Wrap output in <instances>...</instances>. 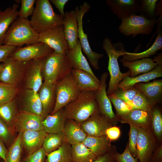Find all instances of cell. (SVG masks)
I'll use <instances>...</instances> for the list:
<instances>
[{
  "instance_id": "17",
  "label": "cell",
  "mask_w": 162,
  "mask_h": 162,
  "mask_svg": "<svg viewBox=\"0 0 162 162\" xmlns=\"http://www.w3.org/2000/svg\"><path fill=\"white\" fill-rule=\"evenodd\" d=\"M106 4L115 15L121 20L137 12L139 1L107 0Z\"/></svg>"
},
{
  "instance_id": "40",
  "label": "cell",
  "mask_w": 162,
  "mask_h": 162,
  "mask_svg": "<svg viewBox=\"0 0 162 162\" xmlns=\"http://www.w3.org/2000/svg\"><path fill=\"white\" fill-rule=\"evenodd\" d=\"M130 106L132 110L137 109L147 112H150L154 107L150 104L146 96L140 91L133 98Z\"/></svg>"
},
{
  "instance_id": "15",
  "label": "cell",
  "mask_w": 162,
  "mask_h": 162,
  "mask_svg": "<svg viewBox=\"0 0 162 162\" xmlns=\"http://www.w3.org/2000/svg\"><path fill=\"white\" fill-rule=\"evenodd\" d=\"M158 64L150 71L134 77L127 76L124 77L118 85V88L126 89L142 82H146L156 78L162 76V57L160 54L154 59Z\"/></svg>"
},
{
  "instance_id": "34",
  "label": "cell",
  "mask_w": 162,
  "mask_h": 162,
  "mask_svg": "<svg viewBox=\"0 0 162 162\" xmlns=\"http://www.w3.org/2000/svg\"><path fill=\"white\" fill-rule=\"evenodd\" d=\"M73 162H92L97 158L82 143L71 145Z\"/></svg>"
},
{
  "instance_id": "57",
  "label": "cell",
  "mask_w": 162,
  "mask_h": 162,
  "mask_svg": "<svg viewBox=\"0 0 162 162\" xmlns=\"http://www.w3.org/2000/svg\"><path fill=\"white\" fill-rule=\"evenodd\" d=\"M1 158H0V162L1 161H0V160H1Z\"/></svg>"
},
{
  "instance_id": "51",
  "label": "cell",
  "mask_w": 162,
  "mask_h": 162,
  "mask_svg": "<svg viewBox=\"0 0 162 162\" xmlns=\"http://www.w3.org/2000/svg\"><path fill=\"white\" fill-rule=\"evenodd\" d=\"M106 136L111 142L117 140L120 136L121 131L119 128L115 126L108 128L106 131Z\"/></svg>"
},
{
  "instance_id": "30",
  "label": "cell",
  "mask_w": 162,
  "mask_h": 162,
  "mask_svg": "<svg viewBox=\"0 0 162 162\" xmlns=\"http://www.w3.org/2000/svg\"><path fill=\"white\" fill-rule=\"evenodd\" d=\"M19 5L14 4L0 14V46L3 45L5 35L10 25L18 17Z\"/></svg>"
},
{
  "instance_id": "16",
  "label": "cell",
  "mask_w": 162,
  "mask_h": 162,
  "mask_svg": "<svg viewBox=\"0 0 162 162\" xmlns=\"http://www.w3.org/2000/svg\"><path fill=\"white\" fill-rule=\"evenodd\" d=\"M43 120L40 116L22 112L17 115L13 127L18 132L43 130Z\"/></svg>"
},
{
  "instance_id": "39",
  "label": "cell",
  "mask_w": 162,
  "mask_h": 162,
  "mask_svg": "<svg viewBox=\"0 0 162 162\" xmlns=\"http://www.w3.org/2000/svg\"><path fill=\"white\" fill-rule=\"evenodd\" d=\"M16 93L15 86L0 82V104L14 100Z\"/></svg>"
},
{
  "instance_id": "25",
  "label": "cell",
  "mask_w": 162,
  "mask_h": 162,
  "mask_svg": "<svg viewBox=\"0 0 162 162\" xmlns=\"http://www.w3.org/2000/svg\"><path fill=\"white\" fill-rule=\"evenodd\" d=\"M66 119L63 108L53 114H48L43 120L44 130L47 134L62 132Z\"/></svg>"
},
{
  "instance_id": "56",
  "label": "cell",
  "mask_w": 162,
  "mask_h": 162,
  "mask_svg": "<svg viewBox=\"0 0 162 162\" xmlns=\"http://www.w3.org/2000/svg\"><path fill=\"white\" fill-rule=\"evenodd\" d=\"M2 11L0 9V14L1 13V12Z\"/></svg>"
},
{
  "instance_id": "38",
  "label": "cell",
  "mask_w": 162,
  "mask_h": 162,
  "mask_svg": "<svg viewBox=\"0 0 162 162\" xmlns=\"http://www.w3.org/2000/svg\"><path fill=\"white\" fill-rule=\"evenodd\" d=\"M22 133V132H19L16 139L8 150L5 162H21L22 147L21 142Z\"/></svg>"
},
{
  "instance_id": "31",
  "label": "cell",
  "mask_w": 162,
  "mask_h": 162,
  "mask_svg": "<svg viewBox=\"0 0 162 162\" xmlns=\"http://www.w3.org/2000/svg\"><path fill=\"white\" fill-rule=\"evenodd\" d=\"M42 105L38 92L27 89L24 96L23 112L41 116Z\"/></svg>"
},
{
  "instance_id": "14",
  "label": "cell",
  "mask_w": 162,
  "mask_h": 162,
  "mask_svg": "<svg viewBox=\"0 0 162 162\" xmlns=\"http://www.w3.org/2000/svg\"><path fill=\"white\" fill-rule=\"evenodd\" d=\"M80 125L87 136L97 137L106 136V130L114 126L100 111L91 116Z\"/></svg>"
},
{
  "instance_id": "29",
  "label": "cell",
  "mask_w": 162,
  "mask_h": 162,
  "mask_svg": "<svg viewBox=\"0 0 162 162\" xmlns=\"http://www.w3.org/2000/svg\"><path fill=\"white\" fill-rule=\"evenodd\" d=\"M111 142L106 136L98 137L87 136L82 143L97 158L111 149Z\"/></svg>"
},
{
  "instance_id": "20",
  "label": "cell",
  "mask_w": 162,
  "mask_h": 162,
  "mask_svg": "<svg viewBox=\"0 0 162 162\" xmlns=\"http://www.w3.org/2000/svg\"><path fill=\"white\" fill-rule=\"evenodd\" d=\"M47 134L44 130L22 132V144L28 155L42 147Z\"/></svg>"
},
{
  "instance_id": "44",
  "label": "cell",
  "mask_w": 162,
  "mask_h": 162,
  "mask_svg": "<svg viewBox=\"0 0 162 162\" xmlns=\"http://www.w3.org/2000/svg\"><path fill=\"white\" fill-rule=\"evenodd\" d=\"M130 129L129 133V143L128 144L130 152L134 158L137 155L136 148L138 135L137 128L134 124H129Z\"/></svg>"
},
{
  "instance_id": "58",
  "label": "cell",
  "mask_w": 162,
  "mask_h": 162,
  "mask_svg": "<svg viewBox=\"0 0 162 162\" xmlns=\"http://www.w3.org/2000/svg\"><path fill=\"white\" fill-rule=\"evenodd\" d=\"M0 162H4V161H1Z\"/></svg>"
},
{
  "instance_id": "11",
  "label": "cell",
  "mask_w": 162,
  "mask_h": 162,
  "mask_svg": "<svg viewBox=\"0 0 162 162\" xmlns=\"http://www.w3.org/2000/svg\"><path fill=\"white\" fill-rule=\"evenodd\" d=\"M53 51L46 44L38 42L23 47H16L10 56L20 61L27 62L33 60L41 59Z\"/></svg>"
},
{
  "instance_id": "53",
  "label": "cell",
  "mask_w": 162,
  "mask_h": 162,
  "mask_svg": "<svg viewBox=\"0 0 162 162\" xmlns=\"http://www.w3.org/2000/svg\"><path fill=\"white\" fill-rule=\"evenodd\" d=\"M150 162H162V145L157 148L154 152Z\"/></svg>"
},
{
  "instance_id": "19",
  "label": "cell",
  "mask_w": 162,
  "mask_h": 162,
  "mask_svg": "<svg viewBox=\"0 0 162 162\" xmlns=\"http://www.w3.org/2000/svg\"><path fill=\"white\" fill-rule=\"evenodd\" d=\"M62 25L69 49H73L75 47L78 40V25L75 10L65 12Z\"/></svg>"
},
{
  "instance_id": "41",
  "label": "cell",
  "mask_w": 162,
  "mask_h": 162,
  "mask_svg": "<svg viewBox=\"0 0 162 162\" xmlns=\"http://www.w3.org/2000/svg\"><path fill=\"white\" fill-rule=\"evenodd\" d=\"M139 92L137 89L133 86L124 89L118 88L112 94L130 106L133 98Z\"/></svg>"
},
{
  "instance_id": "54",
  "label": "cell",
  "mask_w": 162,
  "mask_h": 162,
  "mask_svg": "<svg viewBox=\"0 0 162 162\" xmlns=\"http://www.w3.org/2000/svg\"><path fill=\"white\" fill-rule=\"evenodd\" d=\"M8 152L4 143L0 139V158L4 162L6 161V156Z\"/></svg>"
},
{
  "instance_id": "9",
  "label": "cell",
  "mask_w": 162,
  "mask_h": 162,
  "mask_svg": "<svg viewBox=\"0 0 162 162\" xmlns=\"http://www.w3.org/2000/svg\"><path fill=\"white\" fill-rule=\"evenodd\" d=\"M136 158L139 162H150L157 142L151 130L138 128Z\"/></svg>"
},
{
  "instance_id": "49",
  "label": "cell",
  "mask_w": 162,
  "mask_h": 162,
  "mask_svg": "<svg viewBox=\"0 0 162 162\" xmlns=\"http://www.w3.org/2000/svg\"><path fill=\"white\" fill-rule=\"evenodd\" d=\"M117 151L115 146H112L111 149L103 155L98 157L92 162H116L114 157Z\"/></svg>"
},
{
  "instance_id": "32",
  "label": "cell",
  "mask_w": 162,
  "mask_h": 162,
  "mask_svg": "<svg viewBox=\"0 0 162 162\" xmlns=\"http://www.w3.org/2000/svg\"><path fill=\"white\" fill-rule=\"evenodd\" d=\"M162 48V32L159 31L156 39L152 46L148 49L139 53L129 52L124 51L122 58L121 60L128 62L147 58L154 55Z\"/></svg>"
},
{
  "instance_id": "50",
  "label": "cell",
  "mask_w": 162,
  "mask_h": 162,
  "mask_svg": "<svg viewBox=\"0 0 162 162\" xmlns=\"http://www.w3.org/2000/svg\"><path fill=\"white\" fill-rule=\"evenodd\" d=\"M16 47L3 44L0 46V64L4 63L15 51Z\"/></svg>"
},
{
  "instance_id": "24",
  "label": "cell",
  "mask_w": 162,
  "mask_h": 162,
  "mask_svg": "<svg viewBox=\"0 0 162 162\" xmlns=\"http://www.w3.org/2000/svg\"><path fill=\"white\" fill-rule=\"evenodd\" d=\"M146 96L153 107L160 100L162 94V80L137 83L134 86Z\"/></svg>"
},
{
  "instance_id": "23",
  "label": "cell",
  "mask_w": 162,
  "mask_h": 162,
  "mask_svg": "<svg viewBox=\"0 0 162 162\" xmlns=\"http://www.w3.org/2000/svg\"><path fill=\"white\" fill-rule=\"evenodd\" d=\"M56 83H49L44 81L38 92L42 105L41 116L43 120L49 114L56 101Z\"/></svg>"
},
{
  "instance_id": "55",
  "label": "cell",
  "mask_w": 162,
  "mask_h": 162,
  "mask_svg": "<svg viewBox=\"0 0 162 162\" xmlns=\"http://www.w3.org/2000/svg\"><path fill=\"white\" fill-rule=\"evenodd\" d=\"M4 62L0 64V77L1 73L4 66Z\"/></svg>"
},
{
  "instance_id": "3",
  "label": "cell",
  "mask_w": 162,
  "mask_h": 162,
  "mask_svg": "<svg viewBox=\"0 0 162 162\" xmlns=\"http://www.w3.org/2000/svg\"><path fill=\"white\" fill-rule=\"evenodd\" d=\"M41 73L44 82L57 83L71 72L73 69L66 54L53 51L41 59Z\"/></svg>"
},
{
  "instance_id": "52",
  "label": "cell",
  "mask_w": 162,
  "mask_h": 162,
  "mask_svg": "<svg viewBox=\"0 0 162 162\" xmlns=\"http://www.w3.org/2000/svg\"><path fill=\"white\" fill-rule=\"evenodd\" d=\"M50 1L58 9L60 13V14L64 17L65 15L64 10V6L69 1L68 0H50Z\"/></svg>"
},
{
  "instance_id": "4",
  "label": "cell",
  "mask_w": 162,
  "mask_h": 162,
  "mask_svg": "<svg viewBox=\"0 0 162 162\" xmlns=\"http://www.w3.org/2000/svg\"><path fill=\"white\" fill-rule=\"evenodd\" d=\"M39 35L28 19L18 17L9 26L3 44L16 47L35 44L38 42Z\"/></svg>"
},
{
  "instance_id": "27",
  "label": "cell",
  "mask_w": 162,
  "mask_h": 162,
  "mask_svg": "<svg viewBox=\"0 0 162 162\" xmlns=\"http://www.w3.org/2000/svg\"><path fill=\"white\" fill-rule=\"evenodd\" d=\"M66 54L70 61L73 69L84 70L97 77L82 53V47L79 40L75 47L66 51Z\"/></svg>"
},
{
  "instance_id": "13",
  "label": "cell",
  "mask_w": 162,
  "mask_h": 162,
  "mask_svg": "<svg viewBox=\"0 0 162 162\" xmlns=\"http://www.w3.org/2000/svg\"><path fill=\"white\" fill-rule=\"evenodd\" d=\"M30 61L22 62L8 57L4 62V66L0 75V82L14 86L26 69Z\"/></svg>"
},
{
  "instance_id": "33",
  "label": "cell",
  "mask_w": 162,
  "mask_h": 162,
  "mask_svg": "<svg viewBox=\"0 0 162 162\" xmlns=\"http://www.w3.org/2000/svg\"><path fill=\"white\" fill-rule=\"evenodd\" d=\"M46 162H73L71 152V145L65 140L57 149L47 154Z\"/></svg>"
},
{
  "instance_id": "42",
  "label": "cell",
  "mask_w": 162,
  "mask_h": 162,
  "mask_svg": "<svg viewBox=\"0 0 162 162\" xmlns=\"http://www.w3.org/2000/svg\"><path fill=\"white\" fill-rule=\"evenodd\" d=\"M137 12L144 13L149 19L155 18V11L158 0H142L140 1Z\"/></svg>"
},
{
  "instance_id": "35",
  "label": "cell",
  "mask_w": 162,
  "mask_h": 162,
  "mask_svg": "<svg viewBox=\"0 0 162 162\" xmlns=\"http://www.w3.org/2000/svg\"><path fill=\"white\" fill-rule=\"evenodd\" d=\"M17 114L15 100L0 104V118L10 129L14 126Z\"/></svg>"
},
{
  "instance_id": "10",
  "label": "cell",
  "mask_w": 162,
  "mask_h": 162,
  "mask_svg": "<svg viewBox=\"0 0 162 162\" xmlns=\"http://www.w3.org/2000/svg\"><path fill=\"white\" fill-rule=\"evenodd\" d=\"M38 41L46 44L58 53L66 54V51L69 49L62 25L39 34Z\"/></svg>"
},
{
  "instance_id": "12",
  "label": "cell",
  "mask_w": 162,
  "mask_h": 162,
  "mask_svg": "<svg viewBox=\"0 0 162 162\" xmlns=\"http://www.w3.org/2000/svg\"><path fill=\"white\" fill-rule=\"evenodd\" d=\"M108 73L105 72L101 75L100 87L94 92L95 98L100 113L115 126L118 122V118L113 112L111 102L107 94L106 82Z\"/></svg>"
},
{
  "instance_id": "43",
  "label": "cell",
  "mask_w": 162,
  "mask_h": 162,
  "mask_svg": "<svg viewBox=\"0 0 162 162\" xmlns=\"http://www.w3.org/2000/svg\"><path fill=\"white\" fill-rule=\"evenodd\" d=\"M108 97L115 109L116 115L118 118L132 110L130 106L123 100L116 97L112 94Z\"/></svg>"
},
{
  "instance_id": "48",
  "label": "cell",
  "mask_w": 162,
  "mask_h": 162,
  "mask_svg": "<svg viewBox=\"0 0 162 162\" xmlns=\"http://www.w3.org/2000/svg\"><path fill=\"white\" fill-rule=\"evenodd\" d=\"M12 136L11 129L0 118V139L7 144L11 141Z\"/></svg>"
},
{
  "instance_id": "2",
  "label": "cell",
  "mask_w": 162,
  "mask_h": 162,
  "mask_svg": "<svg viewBox=\"0 0 162 162\" xmlns=\"http://www.w3.org/2000/svg\"><path fill=\"white\" fill-rule=\"evenodd\" d=\"M30 24L39 34L62 25L64 16L56 13L48 0H36Z\"/></svg>"
},
{
  "instance_id": "45",
  "label": "cell",
  "mask_w": 162,
  "mask_h": 162,
  "mask_svg": "<svg viewBox=\"0 0 162 162\" xmlns=\"http://www.w3.org/2000/svg\"><path fill=\"white\" fill-rule=\"evenodd\" d=\"M35 0H21V7L18 12V17L28 19L32 15L34 7Z\"/></svg>"
},
{
  "instance_id": "47",
  "label": "cell",
  "mask_w": 162,
  "mask_h": 162,
  "mask_svg": "<svg viewBox=\"0 0 162 162\" xmlns=\"http://www.w3.org/2000/svg\"><path fill=\"white\" fill-rule=\"evenodd\" d=\"M114 157L116 162H138V160L136 157L134 158L130 154L128 144L123 153L120 154L116 151Z\"/></svg>"
},
{
  "instance_id": "36",
  "label": "cell",
  "mask_w": 162,
  "mask_h": 162,
  "mask_svg": "<svg viewBox=\"0 0 162 162\" xmlns=\"http://www.w3.org/2000/svg\"><path fill=\"white\" fill-rule=\"evenodd\" d=\"M151 130L156 139L157 144L160 142L162 137V115L158 107L154 108L150 112Z\"/></svg>"
},
{
  "instance_id": "7",
  "label": "cell",
  "mask_w": 162,
  "mask_h": 162,
  "mask_svg": "<svg viewBox=\"0 0 162 162\" xmlns=\"http://www.w3.org/2000/svg\"><path fill=\"white\" fill-rule=\"evenodd\" d=\"M80 92L70 72L56 83V102L51 114L75 100Z\"/></svg>"
},
{
  "instance_id": "22",
  "label": "cell",
  "mask_w": 162,
  "mask_h": 162,
  "mask_svg": "<svg viewBox=\"0 0 162 162\" xmlns=\"http://www.w3.org/2000/svg\"><path fill=\"white\" fill-rule=\"evenodd\" d=\"M41 59L30 61L26 69L27 74L26 84L28 89L38 92L42 84Z\"/></svg>"
},
{
  "instance_id": "18",
  "label": "cell",
  "mask_w": 162,
  "mask_h": 162,
  "mask_svg": "<svg viewBox=\"0 0 162 162\" xmlns=\"http://www.w3.org/2000/svg\"><path fill=\"white\" fill-rule=\"evenodd\" d=\"M71 73L81 92H95L99 89L100 80L90 73L74 69H72Z\"/></svg>"
},
{
  "instance_id": "46",
  "label": "cell",
  "mask_w": 162,
  "mask_h": 162,
  "mask_svg": "<svg viewBox=\"0 0 162 162\" xmlns=\"http://www.w3.org/2000/svg\"><path fill=\"white\" fill-rule=\"evenodd\" d=\"M47 154L42 147L28 155L24 162H45Z\"/></svg>"
},
{
  "instance_id": "6",
  "label": "cell",
  "mask_w": 162,
  "mask_h": 162,
  "mask_svg": "<svg viewBox=\"0 0 162 162\" xmlns=\"http://www.w3.org/2000/svg\"><path fill=\"white\" fill-rule=\"evenodd\" d=\"M158 20L149 19L142 15L132 14L121 20L118 28L120 33L128 36L132 35L134 37L139 34L150 35L152 32Z\"/></svg>"
},
{
  "instance_id": "8",
  "label": "cell",
  "mask_w": 162,
  "mask_h": 162,
  "mask_svg": "<svg viewBox=\"0 0 162 162\" xmlns=\"http://www.w3.org/2000/svg\"><path fill=\"white\" fill-rule=\"evenodd\" d=\"M90 6L88 3L84 2L80 7L75 8L78 25V38L82 50L86 56L90 64L96 70L99 69V60L103 57L104 55L93 51L92 50L88 38L83 28V18L85 14L89 10Z\"/></svg>"
},
{
  "instance_id": "37",
  "label": "cell",
  "mask_w": 162,
  "mask_h": 162,
  "mask_svg": "<svg viewBox=\"0 0 162 162\" xmlns=\"http://www.w3.org/2000/svg\"><path fill=\"white\" fill-rule=\"evenodd\" d=\"M64 140L63 132L57 134H47L42 147L47 154L59 148Z\"/></svg>"
},
{
  "instance_id": "28",
  "label": "cell",
  "mask_w": 162,
  "mask_h": 162,
  "mask_svg": "<svg viewBox=\"0 0 162 162\" xmlns=\"http://www.w3.org/2000/svg\"><path fill=\"white\" fill-rule=\"evenodd\" d=\"M120 61L124 67L129 69L131 73L130 76L131 77L150 71L158 64V62L154 59L149 58H143L130 62L121 60Z\"/></svg>"
},
{
  "instance_id": "26",
  "label": "cell",
  "mask_w": 162,
  "mask_h": 162,
  "mask_svg": "<svg viewBox=\"0 0 162 162\" xmlns=\"http://www.w3.org/2000/svg\"><path fill=\"white\" fill-rule=\"evenodd\" d=\"M67 120L63 132L65 140L71 145L83 143L87 135L80 124L72 119Z\"/></svg>"
},
{
  "instance_id": "1",
  "label": "cell",
  "mask_w": 162,
  "mask_h": 162,
  "mask_svg": "<svg viewBox=\"0 0 162 162\" xmlns=\"http://www.w3.org/2000/svg\"><path fill=\"white\" fill-rule=\"evenodd\" d=\"M67 119L80 124L99 112L94 92H81L78 98L64 107Z\"/></svg>"
},
{
  "instance_id": "21",
  "label": "cell",
  "mask_w": 162,
  "mask_h": 162,
  "mask_svg": "<svg viewBox=\"0 0 162 162\" xmlns=\"http://www.w3.org/2000/svg\"><path fill=\"white\" fill-rule=\"evenodd\" d=\"M118 122L122 123L132 124L137 127L151 129L150 112L133 109L119 117Z\"/></svg>"
},
{
  "instance_id": "5",
  "label": "cell",
  "mask_w": 162,
  "mask_h": 162,
  "mask_svg": "<svg viewBox=\"0 0 162 162\" xmlns=\"http://www.w3.org/2000/svg\"><path fill=\"white\" fill-rule=\"evenodd\" d=\"M102 46L109 58L108 69L110 78L106 91L107 95L109 96L114 93L118 88L119 83L124 77L130 76L131 73L129 70L123 73L120 69L118 59L120 56L123 55L124 51V48L116 49L111 40L107 37L104 40Z\"/></svg>"
}]
</instances>
